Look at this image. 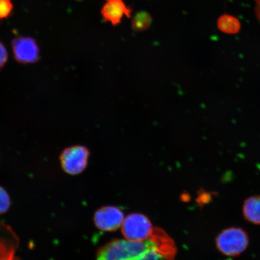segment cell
Masks as SVG:
<instances>
[{"label":"cell","mask_w":260,"mask_h":260,"mask_svg":"<svg viewBox=\"0 0 260 260\" xmlns=\"http://www.w3.org/2000/svg\"><path fill=\"white\" fill-rule=\"evenodd\" d=\"M177 248L174 240L160 228H154L144 241L111 240L101 247L96 260H174Z\"/></svg>","instance_id":"obj_1"},{"label":"cell","mask_w":260,"mask_h":260,"mask_svg":"<svg viewBox=\"0 0 260 260\" xmlns=\"http://www.w3.org/2000/svg\"><path fill=\"white\" fill-rule=\"evenodd\" d=\"M249 243L248 233L240 227L228 228L220 232L216 239L217 250L230 257L241 255L248 248Z\"/></svg>","instance_id":"obj_2"},{"label":"cell","mask_w":260,"mask_h":260,"mask_svg":"<svg viewBox=\"0 0 260 260\" xmlns=\"http://www.w3.org/2000/svg\"><path fill=\"white\" fill-rule=\"evenodd\" d=\"M89 155L88 149L84 146H70L64 149L60 155L61 167L68 174H80L87 168Z\"/></svg>","instance_id":"obj_3"},{"label":"cell","mask_w":260,"mask_h":260,"mask_svg":"<svg viewBox=\"0 0 260 260\" xmlns=\"http://www.w3.org/2000/svg\"><path fill=\"white\" fill-rule=\"evenodd\" d=\"M153 229L148 217L140 213L129 214L122 225V235L130 241H144L151 236Z\"/></svg>","instance_id":"obj_4"},{"label":"cell","mask_w":260,"mask_h":260,"mask_svg":"<svg viewBox=\"0 0 260 260\" xmlns=\"http://www.w3.org/2000/svg\"><path fill=\"white\" fill-rule=\"evenodd\" d=\"M96 226L103 232H111L122 226L124 215L119 208L105 206L98 210L93 217Z\"/></svg>","instance_id":"obj_5"},{"label":"cell","mask_w":260,"mask_h":260,"mask_svg":"<svg viewBox=\"0 0 260 260\" xmlns=\"http://www.w3.org/2000/svg\"><path fill=\"white\" fill-rule=\"evenodd\" d=\"M12 47L14 57L19 63H34L40 58V49L37 42L32 38H15L12 42Z\"/></svg>","instance_id":"obj_6"},{"label":"cell","mask_w":260,"mask_h":260,"mask_svg":"<svg viewBox=\"0 0 260 260\" xmlns=\"http://www.w3.org/2000/svg\"><path fill=\"white\" fill-rule=\"evenodd\" d=\"M132 9L125 4L123 0H106L101 14L104 20L113 26L121 23L124 16L132 17Z\"/></svg>","instance_id":"obj_7"},{"label":"cell","mask_w":260,"mask_h":260,"mask_svg":"<svg viewBox=\"0 0 260 260\" xmlns=\"http://www.w3.org/2000/svg\"><path fill=\"white\" fill-rule=\"evenodd\" d=\"M18 239L13 231L0 223V260H16Z\"/></svg>","instance_id":"obj_8"},{"label":"cell","mask_w":260,"mask_h":260,"mask_svg":"<svg viewBox=\"0 0 260 260\" xmlns=\"http://www.w3.org/2000/svg\"><path fill=\"white\" fill-rule=\"evenodd\" d=\"M244 218L253 225H260V194L247 198L243 204Z\"/></svg>","instance_id":"obj_9"},{"label":"cell","mask_w":260,"mask_h":260,"mask_svg":"<svg viewBox=\"0 0 260 260\" xmlns=\"http://www.w3.org/2000/svg\"><path fill=\"white\" fill-rule=\"evenodd\" d=\"M152 23V18L148 12H139L132 19V27L136 31L147 30Z\"/></svg>","instance_id":"obj_10"},{"label":"cell","mask_w":260,"mask_h":260,"mask_svg":"<svg viewBox=\"0 0 260 260\" xmlns=\"http://www.w3.org/2000/svg\"><path fill=\"white\" fill-rule=\"evenodd\" d=\"M217 25L221 31L225 32H233L236 31V21L232 16L223 15L219 19Z\"/></svg>","instance_id":"obj_11"},{"label":"cell","mask_w":260,"mask_h":260,"mask_svg":"<svg viewBox=\"0 0 260 260\" xmlns=\"http://www.w3.org/2000/svg\"><path fill=\"white\" fill-rule=\"evenodd\" d=\"M11 201L8 191L0 186V215L5 214L11 207Z\"/></svg>","instance_id":"obj_12"},{"label":"cell","mask_w":260,"mask_h":260,"mask_svg":"<svg viewBox=\"0 0 260 260\" xmlns=\"http://www.w3.org/2000/svg\"><path fill=\"white\" fill-rule=\"evenodd\" d=\"M13 9L14 5L11 0H0V20L9 18Z\"/></svg>","instance_id":"obj_13"},{"label":"cell","mask_w":260,"mask_h":260,"mask_svg":"<svg viewBox=\"0 0 260 260\" xmlns=\"http://www.w3.org/2000/svg\"><path fill=\"white\" fill-rule=\"evenodd\" d=\"M8 59V52L5 45L0 41V70L5 67Z\"/></svg>","instance_id":"obj_14"},{"label":"cell","mask_w":260,"mask_h":260,"mask_svg":"<svg viewBox=\"0 0 260 260\" xmlns=\"http://www.w3.org/2000/svg\"><path fill=\"white\" fill-rule=\"evenodd\" d=\"M255 4L256 16L260 22V0H255Z\"/></svg>","instance_id":"obj_15"}]
</instances>
